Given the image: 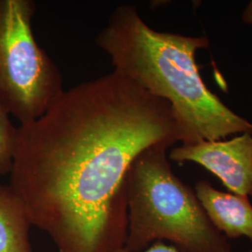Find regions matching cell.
Masks as SVG:
<instances>
[{
    "label": "cell",
    "mask_w": 252,
    "mask_h": 252,
    "mask_svg": "<svg viewBox=\"0 0 252 252\" xmlns=\"http://www.w3.org/2000/svg\"><path fill=\"white\" fill-rule=\"evenodd\" d=\"M177 142L170 104L113 71L64 91L19 126L9 185L58 252H113L126 244L131 163Z\"/></svg>",
    "instance_id": "1"
},
{
    "label": "cell",
    "mask_w": 252,
    "mask_h": 252,
    "mask_svg": "<svg viewBox=\"0 0 252 252\" xmlns=\"http://www.w3.org/2000/svg\"><path fill=\"white\" fill-rule=\"evenodd\" d=\"M95 43L111 59L114 71L170 104L182 145L252 135V124L235 114L207 88L195 54L207 36H182L149 27L134 6L111 13Z\"/></svg>",
    "instance_id": "2"
},
{
    "label": "cell",
    "mask_w": 252,
    "mask_h": 252,
    "mask_svg": "<svg viewBox=\"0 0 252 252\" xmlns=\"http://www.w3.org/2000/svg\"><path fill=\"white\" fill-rule=\"evenodd\" d=\"M166 145L140 153L126 178L127 236L124 249L141 252L167 241L180 252H232L208 220L194 189L172 170Z\"/></svg>",
    "instance_id": "3"
},
{
    "label": "cell",
    "mask_w": 252,
    "mask_h": 252,
    "mask_svg": "<svg viewBox=\"0 0 252 252\" xmlns=\"http://www.w3.org/2000/svg\"><path fill=\"white\" fill-rule=\"evenodd\" d=\"M32 0H0V106L21 125L41 117L63 94V77L37 44Z\"/></svg>",
    "instance_id": "4"
},
{
    "label": "cell",
    "mask_w": 252,
    "mask_h": 252,
    "mask_svg": "<svg viewBox=\"0 0 252 252\" xmlns=\"http://www.w3.org/2000/svg\"><path fill=\"white\" fill-rule=\"evenodd\" d=\"M168 158L177 162H196L219 178L231 192L252 196V135L230 140L202 141L173 148Z\"/></svg>",
    "instance_id": "5"
},
{
    "label": "cell",
    "mask_w": 252,
    "mask_h": 252,
    "mask_svg": "<svg viewBox=\"0 0 252 252\" xmlns=\"http://www.w3.org/2000/svg\"><path fill=\"white\" fill-rule=\"evenodd\" d=\"M194 191L212 225L227 239L246 237L252 242V205L248 196L215 189L206 180Z\"/></svg>",
    "instance_id": "6"
},
{
    "label": "cell",
    "mask_w": 252,
    "mask_h": 252,
    "mask_svg": "<svg viewBox=\"0 0 252 252\" xmlns=\"http://www.w3.org/2000/svg\"><path fill=\"white\" fill-rule=\"evenodd\" d=\"M27 208L9 185L0 183V252H33Z\"/></svg>",
    "instance_id": "7"
},
{
    "label": "cell",
    "mask_w": 252,
    "mask_h": 252,
    "mask_svg": "<svg viewBox=\"0 0 252 252\" xmlns=\"http://www.w3.org/2000/svg\"><path fill=\"white\" fill-rule=\"evenodd\" d=\"M17 127L12 125L9 115L0 106V175H9L15 149Z\"/></svg>",
    "instance_id": "8"
},
{
    "label": "cell",
    "mask_w": 252,
    "mask_h": 252,
    "mask_svg": "<svg viewBox=\"0 0 252 252\" xmlns=\"http://www.w3.org/2000/svg\"><path fill=\"white\" fill-rule=\"evenodd\" d=\"M128 252L126 251L124 248L122 249H118L113 252ZM141 252H180L178 251L176 248H174L171 245L169 244L164 243V242H155L153 245H151L148 249H146L145 251ZM246 252H252V251Z\"/></svg>",
    "instance_id": "9"
},
{
    "label": "cell",
    "mask_w": 252,
    "mask_h": 252,
    "mask_svg": "<svg viewBox=\"0 0 252 252\" xmlns=\"http://www.w3.org/2000/svg\"><path fill=\"white\" fill-rule=\"evenodd\" d=\"M243 21L247 24H252V1L244 10Z\"/></svg>",
    "instance_id": "10"
}]
</instances>
